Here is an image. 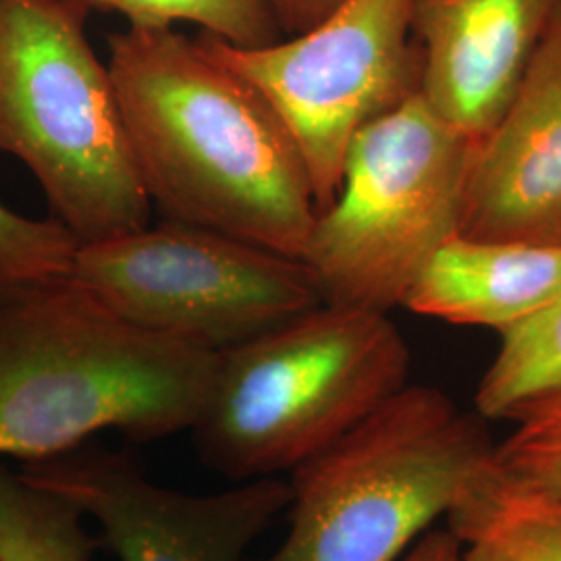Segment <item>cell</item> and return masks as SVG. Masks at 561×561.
Masks as SVG:
<instances>
[{"label":"cell","mask_w":561,"mask_h":561,"mask_svg":"<svg viewBox=\"0 0 561 561\" xmlns=\"http://www.w3.org/2000/svg\"><path fill=\"white\" fill-rule=\"evenodd\" d=\"M474 141L422 94L360 129L333 202L300 261L322 301L391 312L439 245L460 231Z\"/></svg>","instance_id":"8992f818"},{"label":"cell","mask_w":561,"mask_h":561,"mask_svg":"<svg viewBox=\"0 0 561 561\" xmlns=\"http://www.w3.org/2000/svg\"><path fill=\"white\" fill-rule=\"evenodd\" d=\"M21 477L76 503L99 526V545L119 561H243L250 545L285 512L280 479L194 495L162 486L129 451L81 445L21 466Z\"/></svg>","instance_id":"9c48e42d"},{"label":"cell","mask_w":561,"mask_h":561,"mask_svg":"<svg viewBox=\"0 0 561 561\" xmlns=\"http://www.w3.org/2000/svg\"><path fill=\"white\" fill-rule=\"evenodd\" d=\"M90 11L119 13L129 27L194 23L202 34L231 46L254 48L280 41L268 0H81Z\"/></svg>","instance_id":"2e32d148"},{"label":"cell","mask_w":561,"mask_h":561,"mask_svg":"<svg viewBox=\"0 0 561 561\" xmlns=\"http://www.w3.org/2000/svg\"><path fill=\"white\" fill-rule=\"evenodd\" d=\"M108 48L131 157L162 219L301 259L314 187L261 92L175 27L127 25Z\"/></svg>","instance_id":"6da1fadb"},{"label":"cell","mask_w":561,"mask_h":561,"mask_svg":"<svg viewBox=\"0 0 561 561\" xmlns=\"http://www.w3.org/2000/svg\"><path fill=\"white\" fill-rule=\"evenodd\" d=\"M516 428L495 443V461L507 474L561 495V393L510 416Z\"/></svg>","instance_id":"ac0fdd59"},{"label":"cell","mask_w":561,"mask_h":561,"mask_svg":"<svg viewBox=\"0 0 561 561\" xmlns=\"http://www.w3.org/2000/svg\"><path fill=\"white\" fill-rule=\"evenodd\" d=\"M81 0H0V152L80 243L150 222L108 65Z\"/></svg>","instance_id":"277c9868"},{"label":"cell","mask_w":561,"mask_h":561,"mask_svg":"<svg viewBox=\"0 0 561 561\" xmlns=\"http://www.w3.org/2000/svg\"><path fill=\"white\" fill-rule=\"evenodd\" d=\"M76 503L0 463V561H90L99 539Z\"/></svg>","instance_id":"9a60e30c"},{"label":"cell","mask_w":561,"mask_h":561,"mask_svg":"<svg viewBox=\"0 0 561 561\" xmlns=\"http://www.w3.org/2000/svg\"><path fill=\"white\" fill-rule=\"evenodd\" d=\"M78 245L57 219H32L0 202V304L67 279Z\"/></svg>","instance_id":"e0dca14e"},{"label":"cell","mask_w":561,"mask_h":561,"mask_svg":"<svg viewBox=\"0 0 561 561\" xmlns=\"http://www.w3.org/2000/svg\"><path fill=\"white\" fill-rule=\"evenodd\" d=\"M493 456L477 412L437 387L405 385L291 472L287 535L261 561H396Z\"/></svg>","instance_id":"5b68a950"},{"label":"cell","mask_w":561,"mask_h":561,"mask_svg":"<svg viewBox=\"0 0 561 561\" xmlns=\"http://www.w3.org/2000/svg\"><path fill=\"white\" fill-rule=\"evenodd\" d=\"M196 41L279 115L300 148L319 213L340 190L354 136L421 94L412 0H341L314 27L254 48L208 34Z\"/></svg>","instance_id":"ba28073f"},{"label":"cell","mask_w":561,"mask_h":561,"mask_svg":"<svg viewBox=\"0 0 561 561\" xmlns=\"http://www.w3.org/2000/svg\"><path fill=\"white\" fill-rule=\"evenodd\" d=\"M560 294L561 245L456 233L424 264L401 306L451 324L502 331Z\"/></svg>","instance_id":"7c38bea8"},{"label":"cell","mask_w":561,"mask_h":561,"mask_svg":"<svg viewBox=\"0 0 561 561\" xmlns=\"http://www.w3.org/2000/svg\"><path fill=\"white\" fill-rule=\"evenodd\" d=\"M217 354L123 321L69 279L0 304V460H50L104 431L159 442L192 426Z\"/></svg>","instance_id":"7a4b0ae2"},{"label":"cell","mask_w":561,"mask_h":561,"mask_svg":"<svg viewBox=\"0 0 561 561\" xmlns=\"http://www.w3.org/2000/svg\"><path fill=\"white\" fill-rule=\"evenodd\" d=\"M412 354L389 312L327 304L217 354L192 426L202 463L233 482L277 479L396 398Z\"/></svg>","instance_id":"3957f363"},{"label":"cell","mask_w":561,"mask_h":561,"mask_svg":"<svg viewBox=\"0 0 561 561\" xmlns=\"http://www.w3.org/2000/svg\"><path fill=\"white\" fill-rule=\"evenodd\" d=\"M561 0H412L422 99L481 141L516 94Z\"/></svg>","instance_id":"8fae6325"},{"label":"cell","mask_w":561,"mask_h":561,"mask_svg":"<svg viewBox=\"0 0 561 561\" xmlns=\"http://www.w3.org/2000/svg\"><path fill=\"white\" fill-rule=\"evenodd\" d=\"M67 279L123 321L213 354L322 304L300 259L171 219L80 243Z\"/></svg>","instance_id":"52a82bcc"},{"label":"cell","mask_w":561,"mask_h":561,"mask_svg":"<svg viewBox=\"0 0 561 561\" xmlns=\"http://www.w3.org/2000/svg\"><path fill=\"white\" fill-rule=\"evenodd\" d=\"M461 561H561V495L489 461L447 512Z\"/></svg>","instance_id":"4fadbf2b"},{"label":"cell","mask_w":561,"mask_h":561,"mask_svg":"<svg viewBox=\"0 0 561 561\" xmlns=\"http://www.w3.org/2000/svg\"><path fill=\"white\" fill-rule=\"evenodd\" d=\"M396 561H461V545L451 530H426Z\"/></svg>","instance_id":"ffe728a7"},{"label":"cell","mask_w":561,"mask_h":561,"mask_svg":"<svg viewBox=\"0 0 561 561\" xmlns=\"http://www.w3.org/2000/svg\"><path fill=\"white\" fill-rule=\"evenodd\" d=\"M341 0H268L283 36H298L324 20Z\"/></svg>","instance_id":"d6986e66"},{"label":"cell","mask_w":561,"mask_h":561,"mask_svg":"<svg viewBox=\"0 0 561 561\" xmlns=\"http://www.w3.org/2000/svg\"><path fill=\"white\" fill-rule=\"evenodd\" d=\"M500 335V352L474 393L484 421H510L524 405L561 393V294Z\"/></svg>","instance_id":"5bb4252c"},{"label":"cell","mask_w":561,"mask_h":561,"mask_svg":"<svg viewBox=\"0 0 561 561\" xmlns=\"http://www.w3.org/2000/svg\"><path fill=\"white\" fill-rule=\"evenodd\" d=\"M458 233L561 245V9L502 119L474 144Z\"/></svg>","instance_id":"30bf717a"}]
</instances>
